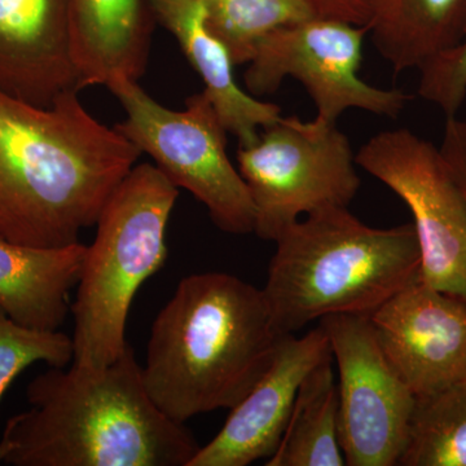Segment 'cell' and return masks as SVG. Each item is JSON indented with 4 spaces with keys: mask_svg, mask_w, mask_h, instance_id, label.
I'll use <instances>...</instances> for the list:
<instances>
[{
    "mask_svg": "<svg viewBox=\"0 0 466 466\" xmlns=\"http://www.w3.org/2000/svg\"><path fill=\"white\" fill-rule=\"evenodd\" d=\"M280 339L262 289L225 272L189 275L153 321L144 383L180 424L232 410L266 372Z\"/></svg>",
    "mask_w": 466,
    "mask_h": 466,
    "instance_id": "cell-3",
    "label": "cell"
},
{
    "mask_svg": "<svg viewBox=\"0 0 466 466\" xmlns=\"http://www.w3.org/2000/svg\"><path fill=\"white\" fill-rule=\"evenodd\" d=\"M238 171L256 213L254 233L276 241L300 217L349 208L360 188L357 153L336 124L281 116L240 147Z\"/></svg>",
    "mask_w": 466,
    "mask_h": 466,
    "instance_id": "cell-7",
    "label": "cell"
},
{
    "mask_svg": "<svg viewBox=\"0 0 466 466\" xmlns=\"http://www.w3.org/2000/svg\"><path fill=\"white\" fill-rule=\"evenodd\" d=\"M312 16L342 21L370 32L390 0H303Z\"/></svg>",
    "mask_w": 466,
    "mask_h": 466,
    "instance_id": "cell-23",
    "label": "cell"
},
{
    "mask_svg": "<svg viewBox=\"0 0 466 466\" xmlns=\"http://www.w3.org/2000/svg\"><path fill=\"white\" fill-rule=\"evenodd\" d=\"M126 119L116 126L177 188L205 205L214 225L232 235L254 232L256 213L249 189L226 149L227 130L204 92L187 100L184 110L161 106L128 78L108 86Z\"/></svg>",
    "mask_w": 466,
    "mask_h": 466,
    "instance_id": "cell-6",
    "label": "cell"
},
{
    "mask_svg": "<svg viewBox=\"0 0 466 466\" xmlns=\"http://www.w3.org/2000/svg\"><path fill=\"white\" fill-rule=\"evenodd\" d=\"M26 400L5 422V465L188 466L201 449L156 406L130 343L101 370L48 368Z\"/></svg>",
    "mask_w": 466,
    "mask_h": 466,
    "instance_id": "cell-2",
    "label": "cell"
},
{
    "mask_svg": "<svg viewBox=\"0 0 466 466\" xmlns=\"http://www.w3.org/2000/svg\"><path fill=\"white\" fill-rule=\"evenodd\" d=\"M319 321L339 368V434L346 465L400 464L416 395L383 354L370 317L339 314Z\"/></svg>",
    "mask_w": 466,
    "mask_h": 466,
    "instance_id": "cell-10",
    "label": "cell"
},
{
    "mask_svg": "<svg viewBox=\"0 0 466 466\" xmlns=\"http://www.w3.org/2000/svg\"><path fill=\"white\" fill-rule=\"evenodd\" d=\"M157 18L179 43L204 82V94L216 108L220 121L240 147L251 146L260 130L278 121L281 108L240 87L233 73V58L225 43L208 25L204 0H147Z\"/></svg>",
    "mask_w": 466,
    "mask_h": 466,
    "instance_id": "cell-14",
    "label": "cell"
},
{
    "mask_svg": "<svg viewBox=\"0 0 466 466\" xmlns=\"http://www.w3.org/2000/svg\"><path fill=\"white\" fill-rule=\"evenodd\" d=\"M357 164L410 208L421 280L466 299V200L440 148L408 128L373 135Z\"/></svg>",
    "mask_w": 466,
    "mask_h": 466,
    "instance_id": "cell-9",
    "label": "cell"
},
{
    "mask_svg": "<svg viewBox=\"0 0 466 466\" xmlns=\"http://www.w3.org/2000/svg\"><path fill=\"white\" fill-rule=\"evenodd\" d=\"M153 14L147 0H70V50L79 87L139 81L148 61Z\"/></svg>",
    "mask_w": 466,
    "mask_h": 466,
    "instance_id": "cell-15",
    "label": "cell"
},
{
    "mask_svg": "<svg viewBox=\"0 0 466 466\" xmlns=\"http://www.w3.org/2000/svg\"><path fill=\"white\" fill-rule=\"evenodd\" d=\"M73 359L72 337L58 329H36L17 323L0 308V401L15 379L36 361L66 368Z\"/></svg>",
    "mask_w": 466,
    "mask_h": 466,
    "instance_id": "cell-21",
    "label": "cell"
},
{
    "mask_svg": "<svg viewBox=\"0 0 466 466\" xmlns=\"http://www.w3.org/2000/svg\"><path fill=\"white\" fill-rule=\"evenodd\" d=\"M177 196L179 188L156 165L140 164L104 205L70 306L75 366L101 370L124 352L135 296L167 262V225Z\"/></svg>",
    "mask_w": 466,
    "mask_h": 466,
    "instance_id": "cell-5",
    "label": "cell"
},
{
    "mask_svg": "<svg viewBox=\"0 0 466 466\" xmlns=\"http://www.w3.org/2000/svg\"><path fill=\"white\" fill-rule=\"evenodd\" d=\"M319 324L303 337L285 334L249 394L232 408L226 424L188 466H248L274 455L305 377L330 354Z\"/></svg>",
    "mask_w": 466,
    "mask_h": 466,
    "instance_id": "cell-12",
    "label": "cell"
},
{
    "mask_svg": "<svg viewBox=\"0 0 466 466\" xmlns=\"http://www.w3.org/2000/svg\"><path fill=\"white\" fill-rule=\"evenodd\" d=\"M465 30L466 0H390L370 33L380 55L401 73L455 47Z\"/></svg>",
    "mask_w": 466,
    "mask_h": 466,
    "instance_id": "cell-17",
    "label": "cell"
},
{
    "mask_svg": "<svg viewBox=\"0 0 466 466\" xmlns=\"http://www.w3.org/2000/svg\"><path fill=\"white\" fill-rule=\"evenodd\" d=\"M370 318L383 354L416 397L466 377V299L420 278Z\"/></svg>",
    "mask_w": 466,
    "mask_h": 466,
    "instance_id": "cell-11",
    "label": "cell"
},
{
    "mask_svg": "<svg viewBox=\"0 0 466 466\" xmlns=\"http://www.w3.org/2000/svg\"><path fill=\"white\" fill-rule=\"evenodd\" d=\"M401 466H466V377L416 397Z\"/></svg>",
    "mask_w": 466,
    "mask_h": 466,
    "instance_id": "cell-19",
    "label": "cell"
},
{
    "mask_svg": "<svg viewBox=\"0 0 466 466\" xmlns=\"http://www.w3.org/2000/svg\"><path fill=\"white\" fill-rule=\"evenodd\" d=\"M5 453H7V446H5V441H0V464H3V460L5 458Z\"/></svg>",
    "mask_w": 466,
    "mask_h": 466,
    "instance_id": "cell-25",
    "label": "cell"
},
{
    "mask_svg": "<svg viewBox=\"0 0 466 466\" xmlns=\"http://www.w3.org/2000/svg\"><path fill=\"white\" fill-rule=\"evenodd\" d=\"M140 155L85 108L78 91L43 106L0 90V238L76 244Z\"/></svg>",
    "mask_w": 466,
    "mask_h": 466,
    "instance_id": "cell-1",
    "label": "cell"
},
{
    "mask_svg": "<svg viewBox=\"0 0 466 466\" xmlns=\"http://www.w3.org/2000/svg\"><path fill=\"white\" fill-rule=\"evenodd\" d=\"M419 94L446 116L458 115L466 100V30L461 41L420 69Z\"/></svg>",
    "mask_w": 466,
    "mask_h": 466,
    "instance_id": "cell-22",
    "label": "cell"
},
{
    "mask_svg": "<svg viewBox=\"0 0 466 466\" xmlns=\"http://www.w3.org/2000/svg\"><path fill=\"white\" fill-rule=\"evenodd\" d=\"M208 25L245 66L268 34L312 17L303 0H204Z\"/></svg>",
    "mask_w": 466,
    "mask_h": 466,
    "instance_id": "cell-20",
    "label": "cell"
},
{
    "mask_svg": "<svg viewBox=\"0 0 466 466\" xmlns=\"http://www.w3.org/2000/svg\"><path fill=\"white\" fill-rule=\"evenodd\" d=\"M366 27L309 17L281 27L260 41L248 63L244 82L253 96L274 94L287 78L303 85L317 106L315 119L336 124L346 110L397 118L410 95L380 88L359 76Z\"/></svg>",
    "mask_w": 466,
    "mask_h": 466,
    "instance_id": "cell-8",
    "label": "cell"
},
{
    "mask_svg": "<svg viewBox=\"0 0 466 466\" xmlns=\"http://www.w3.org/2000/svg\"><path fill=\"white\" fill-rule=\"evenodd\" d=\"M267 466H345L339 389L330 352L300 383L287 428Z\"/></svg>",
    "mask_w": 466,
    "mask_h": 466,
    "instance_id": "cell-18",
    "label": "cell"
},
{
    "mask_svg": "<svg viewBox=\"0 0 466 466\" xmlns=\"http://www.w3.org/2000/svg\"><path fill=\"white\" fill-rule=\"evenodd\" d=\"M440 150L466 200V121L447 116Z\"/></svg>",
    "mask_w": 466,
    "mask_h": 466,
    "instance_id": "cell-24",
    "label": "cell"
},
{
    "mask_svg": "<svg viewBox=\"0 0 466 466\" xmlns=\"http://www.w3.org/2000/svg\"><path fill=\"white\" fill-rule=\"evenodd\" d=\"M265 296L280 336L330 315L370 317L421 278L413 223L373 228L349 208L309 214L278 238Z\"/></svg>",
    "mask_w": 466,
    "mask_h": 466,
    "instance_id": "cell-4",
    "label": "cell"
},
{
    "mask_svg": "<svg viewBox=\"0 0 466 466\" xmlns=\"http://www.w3.org/2000/svg\"><path fill=\"white\" fill-rule=\"evenodd\" d=\"M0 90L43 106L81 90L70 0H0Z\"/></svg>",
    "mask_w": 466,
    "mask_h": 466,
    "instance_id": "cell-13",
    "label": "cell"
},
{
    "mask_svg": "<svg viewBox=\"0 0 466 466\" xmlns=\"http://www.w3.org/2000/svg\"><path fill=\"white\" fill-rule=\"evenodd\" d=\"M87 245L34 248L0 238V308L17 323L57 330L70 311Z\"/></svg>",
    "mask_w": 466,
    "mask_h": 466,
    "instance_id": "cell-16",
    "label": "cell"
}]
</instances>
